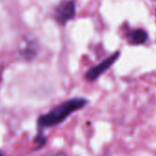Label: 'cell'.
I'll use <instances>...</instances> for the list:
<instances>
[{
	"instance_id": "5",
	"label": "cell",
	"mask_w": 156,
	"mask_h": 156,
	"mask_svg": "<svg viewBox=\"0 0 156 156\" xmlns=\"http://www.w3.org/2000/svg\"><path fill=\"white\" fill-rule=\"evenodd\" d=\"M22 57L26 58L27 59H31L36 55V48L34 47V44L30 41H27L25 45V47L20 51Z\"/></svg>"
},
{
	"instance_id": "4",
	"label": "cell",
	"mask_w": 156,
	"mask_h": 156,
	"mask_svg": "<svg viewBox=\"0 0 156 156\" xmlns=\"http://www.w3.org/2000/svg\"><path fill=\"white\" fill-rule=\"evenodd\" d=\"M127 38H128L129 42L133 45H141V44H144L147 41L148 34L144 29L137 28V29L131 31L128 34Z\"/></svg>"
},
{
	"instance_id": "2",
	"label": "cell",
	"mask_w": 156,
	"mask_h": 156,
	"mask_svg": "<svg viewBox=\"0 0 156 156\" xmlns=\"http://www.w3.org/2000/svg\"><path fill=\"white\" fill-rule=\"evenodd\" d=\"M75 16V3L72 0L62 1L55 9V17L59 24L65 25Z\"/></svg>"
},
{
	"instance_id": "7",
	"label": "cell",
	"mask_w": 156,
	"mask_h": 156,
	"mask_svg": "<svg viewBox=\"0 0 156 156\" xmlns=\"http://www.w3.org/2000/svg\"><path fill=\"white\" fill-rule=\"evenodd\" d=\"M0 156H2V155H1V154H0Z\"/></svg>"
},
{
	"instance_id": "6",
	"label": "cell",
	"mask_w": 156,
	"mask_h": 156,
	"mask_svg": "<svg viewBox=\"0 0 156 156\" xmlns=\"http://www.w3.org/2000/svg\"><path fill=\"white\" fill-rule=\"evenodd\" d=\"M52 156H66V154H63V153H58V154H55L54 155Z\"/></svg>"
},
{
	"instance_id": "1",
	"label": "cell",
	"mask_w": 156,
	"mask_h": 156,
	"mask_svg": "<svg viewBox=\"0 0 156 156\" xmlns=\"http://www.w3.org/2000/svg\"><path fill=\"white\" fill-rule=\"evenodd\" d=\"M89 103L84 98H72L54 108L37 119V128L39 130L51 128L65 122L72 113L84 108Z\"/></svg>"
},
{
	"instance_id": "3",
	"label": "cell",
	"mask_w": 156,
	"mask_h": 156,
	"mask_svg": "<svg viewBox=\"0 0 156 156\" xmlns=\"http://www.w3.org/2000/svg\"><path fill=\"white\" fill-rule=\"evenodd\" d=\"M119 56H120V53L119 52H115L114 54H112V56L107 58L105 60H103L100 64H98L95 67H93L90 69H89L87 71L86 75H85L86 80H89V81L96 80L102 73H104L106 70H108L111 68V66H112V64L116 61V59L118 58Z\"/></svg>"
}]
</instances>
